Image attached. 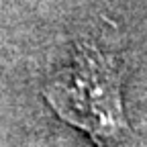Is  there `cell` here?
I'll return each instance as SVG.
<instances>
[{
  "mask_svg": "<svg viewBox=\"0 0 147 147\" xmlns=\"http://www.w3.org/2000/svg\"><path fill=\"white\" fill-rule=\"evenodd\" d=\"M47 100L65 121L96 139L108 141L127 129L119 69L94 47L80 51L74 65L55 76Z\"/></svg>",
  "mask_w": 147,
  "mask_h": 147,
  "instance_id": "6da1fadb",
  "label": "cell"
}]
</instances>
